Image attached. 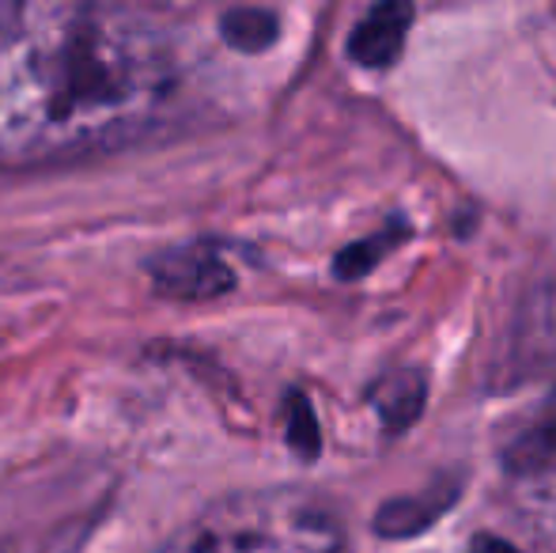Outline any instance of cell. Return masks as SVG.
I'll return each mask as SVG.
<instances>
[{
  "label": "cell",
  "instance_id": "cell-1",
  "mask_svg": "<svg viewBox=\"0 0 556 553\" xmlns=\"http://www.w3.org/2000/svg\"><path fill=\"white\" fill-rule=\"evenodd\" d=\"M175 91V46L144 12L15 4L0 27V167H65L132 144Z\"/></svg>",
  "mask_w": 556,
  "mask_h": 553
},
{
  "label": "cell",
  "instance_id": "cell-2",
  "mask_svg": "<svg viewBox=\"0 0 556 553\" xmlns=\"http://www.w3.org/2000/svg\"><path fill=\"white\" fill-rule=\"evenodd\" d=\"M152 553H344V527L315 497L262 489L216 501Z\"/></svg>",
  "mask_w": 556,
  "mask_h": 553
},
{
  "label": "cell",
  "instance_id": "cell-3",
  "mask_svg": "<svg viewBox=\"0 0 556 553\" xmlns=\"http://www.w3.org/2000/svg\"><path fill=\"white\" fill-rule=\"evenodd\" d=\"M148 277L155 292L170 300H216L235 288V269L224 262V254L213 243H186L148 259Z\"/></svg>",
  "mask_w": 556,
  "mask_h": 553
},
{
  "label": "cell",
  "instance_id": "cell-4",
  "mask_svg": "<svg viewBox=\"0 0 556 553\" xmlns=\"http://www.w3.org/2000/svg\"><path fill=\"white\" fill-rule=\"evenodd\" d=\"M413 27V8L405 0L375 4L349 35V58L364 68H390L405 50V35Z\"/></svg>",
  "mask_w": 556,
  "mask_h": 553
},
{
  "label": "cell",
  "instance_id": "cell-5",
  "mask_svg": "<svg viewBox=\"0 0 556 553\" xmlns=\"http://www.w3.org/2000/svg\"><path fill=\"white\" fill-rule=\"evenodd\" d=\"M458 493H462V481L443 478L413 497H394V501H387L375 512V535L379 539H417L432 524H440L443 512L454 508Z\"/></svg>",
  "mask_w": 556,
  "mask_h": 553
},
{
  "label": "cell",
  "instance_id": "cell-6",
  "mask_svg": "<svg viewBox=\"0 0 556 553\" xmlns=\"http://www.w3.org/2000/svg\"><path fill=\"white\" fill-rule=\"evenodd\" d=\"M367 402L375 406L387 432H405L428 402V376L420 368H394L379 376L367 391Z\"/></svg>",
  "mask_w": 556,
  "mask_h": 553
},
{
  "label": "cell",
  "instance_id": "cell-7",
  "mask_svg": "<svg viewBox=\"0 0 556 553\" xmlns=\"http://www.w3.org/2000/svg\"><path fill=\"white\" fill-rule=\"evenodd\" d=\"M220 35L231 50L262 53L277 42L280 23H277V15L265 12V8H231V12L220 15Z\"/></svg>",
  "mask_w": 556,
  "mask_h": 553
},
{
  "label": "cell",
  "instance_id": "cell-8",
  "mask_svg": "<svg viewBox=\"0 0 556 553\" xmlns=\"http://www.w3.org/2000/svg\"><path fill=\"white\" fill-rule=\"evenodd\" d=\"M405 236H409V228H405L402 221H390L379 236H367V239H359V243L344 247V251L333 259V274L341 280H356V277L371 274V269L379 266V262L387 259V254L394 251Z\"/></svg>",
  "mask_w": 556,
  "mask_h": 553
},
{
  "label": "cell",
  "instance_id": "cell-9",
  "mask_svg": "<svg viewBox=\"0 0 556 553\" xmlns=\"http://www.w3.org/2000/svg\"><path fill=\"white\" fill-rule=\"evenodd\" d=\"M288 443L300 458H315L323 448V436H318V420L311 402L300 391L288 394Z\"/></svg>",
  "mask_w": 556,
  "mask_h": 553
},
{
  "label": "cell",
  "instance_id": "cell-10",
  "mask_svg": "<svg viewBox=\"0 0 556 553\" xmlns=\"http://www.w3.org/2000/svg\"><path fill=\"white\" fill-rule=\"evenodd\" d=\"M469 553H522L515 550L507 539H496V535H477L473 546H469Z\"/></svg>",
  "mask_w": 556,
  "mask_h": 553
}]
</instances>
